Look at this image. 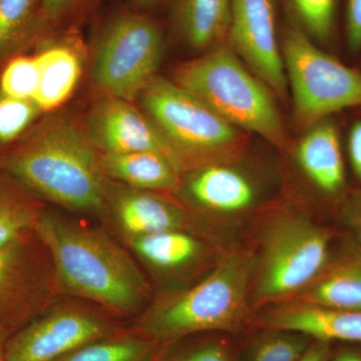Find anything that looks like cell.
Masks as SVG:
<instances>
[{
	"label": "cell",
	"mask_w": 361,
	"mask_h": 361,
	"mask_svg": "<svg viewBox=\"0 0 361 361\" xmlns=\"http://www.w3.org/2000/svg\"><path fill=\"white\" fill-rule=\"evenodd\" d=\"M35 231L51 257L56 291L97 304L111 316L144 313L149 283L110 236L45 209Z\"/></svg>",
	"instance_id": "cell-1"
},
{
	"label": "cell",
	"mask_w": 361,
	"mask_h": 361,
	"mask_svg": "<svg viewBox=\"0 0 361 361\" xmlns=\"http://www.w3.org/2000/svg\"><path fill=\"white\" fill-rule=\"evenodd\" d=\"M96 149L87 133L56 118L6 156L2 169L28 192L68 210L99 214L106 185Z\"/></svg>",
	"instance_id": "cell-2"
},
{
	"label": "cell",
	"mask_w": 361,
	"mask_h": 361,
	"mask_svg": "<svg viewBox=\"0 0 361 361\" xmlns=\"http://www.w3.org/2000/svg\"><path fill=\"white\" fill-rule=\"evenodd\" d=\"M253 272L248 255L232 252L191 288L157 301L134 329L161 344L204 332L238 331L248 315Z\"/></svg>",
	"instance_id": "cell-3"
},
{
	"label": "cell",
	"mask_w": 361,
	"mask_h": 361,
	"mask_svg": "<svg viewBox=\"0 0 361 361\" xmlns=\"http://www.w3.org/2000/svg\"><path fill=\"white\" fill-rule=\"evenodd\" d=\"M235 128L283 148L287 135L271 90L247 70L227 42L176 70L174 80Z\"/></svg>",
	"instance_id": "cell-4"
},
{
	"label": "cell",
	"mask_w": 361,
	"mask_h": 361,
	"mask_svg": "<svg viewBox=\"0 0 361 361\" xmlns=\"http://www.w3.org/2000/svg\"><path fill=\"white\" fill-rule=\"evenodd\" d=\"M282 39V56L297 122L310 127L331 114L361 106L360 71L318 49L291 21L285 26Z\"/></svg>",
	"instance_id": "cell-5"
},
{
	"label": "cell",
	"mask_w": 361,
	"mask_h": 361,
	"mask_svg": "<svg viewBox=\"0 0 361 361\" xmlns=\"http://www.w3.org/2000/svg\"><path fill=\"white\" fill-rule=\"evenodd\" d=\"M329 235L307 218L280 216L262 240L253 298L258 303L288 300L315 279L329 262Z\"/></svg>",
	"instance_id": "cell-6"
},
{
	"label": "cell",
	"mask_w": 361,
	"mask_h": 361,
	"mask_svg": "<svg viewBox=\"0 0 361 361\" xmlns=\"http://www.w3.org/2000/svg\"><path fill=\"white\" fill-rule=\"evenodd\" d=\"M164 35L142 11H126L106 21L97 37L92 78L106 97L133 102L157 77Z\"/></svg>",
	"instance_id": "cell-7"
},
{
	"label": "cell",
	"mask_w": 361,
	"mask_h": 361,
	"mask_svg": "<svg viewBox=\"0 0 361 361\" xmlns=\"http://www.w3.org/2000/svg\"><path fill=\"white\" fill-rule=\"evenodd\" d=\"M147 115L179 155L205 156L230 148L238 130L173 80L157 75L140 94Z\"/></svg>",
	"instance_id": "cell-8"
},
{
	"label": "cell",
	"mask_w": 361,
	"mask_h": 361,
	"mask_svg": "<svg viewBox=\"0 0 361 361\" xmlns=\"http://www.w3.org/2000/svg\"><path fill=\"white\" fill-rule=\"evenodd\" d=\"M49 252L33 231L0 250V332L11 336L56 293Z\"/></svg>",
	"instance_id": "cell-9"
},
{
	"label": "cell",
	"mask_w": 361,
	"mask_h": 361,
	"mask_svg": "<svg viewBox=\"0 0 361 361\" xmlns=\"http://www.w3.org/2000/svg\"><path fill=\"white\" fill-rule=\"evenodd\" d=\"M120 329L106 311L51 303L9 336L6 361H54Z\"/></svg>",
	"instance_id": "cell-10"
},
{
	"label": "cell",
	"mask_w": 361,
	"mask_h": 361,
	"mask_svg": "<svg viewBox=\"0 0 361 361\" xmlns=\"http://www.w3.org/2000/svg\"><path fill=\"white\" fill-rule=\"evenodd\" d=\"M227 42L270 90L286 96L288 82L278 39L276 0H232Z\"/></svg>",
	"instance_id": "cell-11"
},
{
	"label": "cell",
	"mask_w": 361,
	"mask_h": 361,
	"mask_svg": "<svg viewBox=\"0 0 361 361\" xmlns=\"http://www.w3.org/2000/svg\"><path fill=\"white\" fill-rule=\"evenodd\" d=\"M87 135L102 153L154 152L168 157L180 169L182 161L149 116L130 102L104 96L87 116Z\"/></svg>",
	"instance_id": "cell-12"
},
{
	"label": "cell",
	"mask_w": 361,
	"mask_h": 361,
	"mask_svg": "<svg viewBox=\"0 0 361 361\" xmlns=\"http://www.w3.org/2000/svg\"><path fill=\"white\" fill-rule=\"evenodd\" d=\"M275 304L259 316V326L298 332L312 341L361 343V311L332 310L293 300Z\"/></svg>",
	"instance_id": "cell-13"
},
{
	"label": "cell",
	"mask_w": 361,
	"mask_h": 361,
	"mask_svg": "<svg viewBox=\"0 0 361 361\" xmlns=\"http://www.w3.org/2000/svg\"><path fill=\"white\" fill-rule=\"evenodd\" d=\"M110 201L113 215L121 232L129 240L184 229L186 215L182 209L151 191L123 188L116 190Z\"/></svg>",
	"instance_id": "cell-14"
},
{
	"label": "cell",
	"mask_w": 361,
	"mask_h": 361,
	"mask_svg": "<svg viewBox=\"0 0 361 361\" xmlns=\"http://www.w3.org/2000/svg\"><path fill=\"white\" fill-rule=\"evenodd\" d=\"M99 167L106 177L145 191H167L179 183L174 161L154 152L102 153Z\"/></svg>",
	"instance_id": "cell-15"
},
{
	"label": "cell",
	"mask_w": 361,
	"mask_h": 361,
	"mask_svg": "<svg viewBox=\"0 0 361 361\" xmlns=\"http://www.w3.org/2000/svg\"><path fill=\"white\" fill-rule=\"evenodd\" d=\"M297 159L311 182L325 193L336 194L344 186L341 140L331 123L313 126L299 142Z\"/></svg>",
	"instance_id": "cell-16"
},
{
	"label": "cell",
	"mask_w": 361,
	"mask_h": 361,
	"mask_svg": "<svg viewBox=\"0 0 361 361\" xmlns=\"http://www.w3.org/2000/svg\"><path fill=\"white\" fill-rule=\"evenodd\" d=\"M188 193L199 206L225 214L242 212L255 199L251 183L224 166H208L197 171L188 183Z\"/></svg>",
	"instance_id": "cell-17"
},
{
	"label": "cell",
	"mask_w": 361,
	"mask_h": 361,
	"mask_svg": "<svg viewBox=\"0 0 361 361\" xmlns=\"http://www.w3.org/2000/svg\"><path fill=\"white\" fill-rule=\"evenodd\" d=\"M232 0H175L174 25L195 49H211L227 42Z\"/></svg>",
	"instance_id": "cell-18"
},
{
	"label": "cell",
	"mask_w": 361,
	"mask_h": 361,
	"mask_svg": "<svg viewBox=\"0 0 361 361\" xmlns=\"http://www.w3.org/2000/svg\"><path fill=\"white\" fill-rule=\"evenodd\" d=\"M288 300L332 310L361 311V255L353 256L331 268L326 266Z\"/></svg>",
	"instance_id": "cell-19"
},
{
	"label": "cell",
	"mask_w": 361,
	"mask_h": 361,
	"mask_svg": "<svg viewBox=\"0 0 361 361\" xmlns=\"http://www.w3.org/2000/svg\"><path fill=\"white\" fill-rule=\"evenodd\" d=\"M39 82L35 104L40 110L58 108L75 90L80 75V63L66 45H54L37 56Z\"/></svg>",
	"instance_id": "cell-20"
},
{
	"label": "cell",
	"mask_w": 361,
	"mask_h": 361,
	"mask_svg": "<svg viewBox=\"0 0 361 361\" xmlns=\"http://www.w3.org/2000/svg\"><path fill=\"white\" fill-rule=\"evenodd\" d=\"M130 248L145 263L161 271L182 269L203 253L200 240L184 229L168 230L129 240Z\"/></svg>",
	"instance_id": "cell-21"
},
{
	"label": "cell",
	"mask_w": 361,
	"mask_h": 361,
	"mask_svg": "<svg viewBox=\"0 0 361 361\" xmlns=\"http://www.w3.org/2000/svg\"><path fill=\"white\" fill-rule=\"evenodd\" d=\"M164 344L134 329H120L54 361H155Z\"/></svg>",
	"instance_id": "cell-22"
},
{
	"label": "cell",
	"mask_w": 361,
	"mask_h": 361,
	"mask_svg": "<svg viewBox=\"0 0 361 361\" xmlns=\"http://www.w3.org/2000/svg\"><path fill=\"white\" fill-rule=\"evenodd\" d=\"M21 187L0 180V250L35 231L44 207Z\"/></svg>",
	"instance_id": "cell-23"
},
{
	"label": "cell",
	"mask_w": 361,
	"mask_h": 361,
	"mask_svg": "<svg viewBox=\"0 0 361 361\" xmlns=\"http://www.w3.org/2000/svg\"><path fill=\"white\" fill-rule=\"evenodd\" d=\"M44 23L42 0H0V56Z\"/></svg>",
	"instance_id": "cell-24"
},
{
	"label": "cell",
	"mask_w": 361,
	"mask_h": 361,
	"mask_svg": "<svg viewBox=\"0 0 361 361\" xmlns=\"http://www.w3.org/2000/svg\"><path fill=\"white\" fill-rule=\"evenodd\" d=\"M291 11L289 21L311 39L327 42L336 30L338 0H286Z\"/></svg>",
	"instance_id": "cell-25"
},
{
	"label": "cell",
	"mask_w": 361,
	"mask_h": 361,
	"mask_svg": "<svg viewBox=\"0 0 361 361\" xmlns=\"http://www.w3.org/2000/svg\"><path fill=\"white\" fill-rule=\"evenodd\" d=\"M155 361H236L234 348L224 337L212 336L164 344Z\"/></svg>",
	"instance_id": "cell-26"
},
{
	"label": "cell",
	"mask_w": 361,
	"mask_h": 361,
	"mask_svg": "<svg viewBox=\"0 0 361 361\" xmlns=\"http://www.w3.org/2000/svg\"><path fill=\"white\" fill-rule=\"evenodd\" d=\"M266 331L252 346L249 361H298L312 341L298 332L277 329Z\"/></svg>",
	"instance_id": "cell-27"
},
{
	"label": "cell",
	"mask_w": 361,
	"mask_h": 361,
	"mask_svg": "<svg viewBox=\"0 0 361 361\" xmlns=\"http://www.w3.org/2000/svg\"><path fill=\"white\" fill-rule=\"evenodd\" d=\"M39 82V63L35 58L14 59L0 78L1 94L21 99H35Z\"/></svg>",
	"instance_id": "cell-28"
},
{
	"label": "cell",
	"mask_w": 361,
	"mask_h": 361,
	"mask_svg": "<svg viewBox=\"0 0 361 361\" xmlns=\"http://www.w3.org/2000/svg\"><path fill=\"white\" fill-rule=\"evenodd\" d=\"M40 109L32 99L0 94V142L13 141L32 122Z\"/></svg>",
	"instance_id": "cell-29"
},
{
	"label": "cell",
	"mask_w": 361,
	"mask_h": 361,
	"mask_svg": "<svg viewBox=\"0 0 361 361\" xmlns=\"http://www.w3.org/2000/svg\"><path fill=\"white\" fill-rule=\"evenodd\" d=\"M92 0H42V16L47 25H56L82 11Z\"/></svg>",
	"instance_id": "cell-30"
},
{
	"label": "cell",
	"mask_w": 361,
	"mask_h": 361,
	"mask_svg": "<svg viewBox=\"0 0 361 361\" xmlns=\"http://www.w3.org/2000/svg\"><path fill=\"white\" fill-rule=\"evenodd\" d=\"M345 33L349 49H361V0H346Z\"/></svg>",
	"instance_id": "cell-31"
},
{
	"label": "cell",
	"mask_w": 361,
	"mask_h": 361,
	"mask_svg": "<svg viewBox=\"0 0 361 361\" xmlns=\"http://www.w3.org/2000/svg\"><path fill=\"white\" fill-rule=\"evenodd\" d=\"M348 153L353 171L361 180V121L355 123L349 132Z\"/></svg>",
	"instance_id": "cell-32"
},
{
	"label": "cell",
	"mask_w": 361,
	"mask_h": 361,
	"mask_svg": "<svg viewBox=\"0 0 361 361\" xmlns=\"http://www.w3.org/2000/svg\"><path fill=\"white\" fill-rule=\"evenodd\" d=\"M329 342L312 341L298 361H329Z\"/></svg>",
	"instance_id": "cell-33"
},
{
	"label": "cell",
	"mask_w": 361,
	"mask_h": 361,
	"mask_svg": "<svg viewBox=\"0 0 361 361\" xmlns=\"http://www.w3.org/2000/svg\"><path fill=\"white\" fill-rule=\"evenodd\" d=\"M164 1L166 0H130V4L133 9L145 13V11L158 6Z\"/></svg>",
	"instance_id": "cell-34"
},
{
	"label": "cell",
	"mask_w": 361,
	"mask_h": 361,
	"mask_svg": "<svg viewBox=\"0 0 361 361\" xmlns=\"http://www.w3.org/2000/svg\"><path fill=\"white\" fill-rule=\"evenodd\" d=\"M334 361H361V355L355 351H343Z\"/></svg>",
	"instance_id": "cell-35"
},
{
	"label": "cell",
	"mask_w": 361,
	"mask_h": 361,
	"mask_svg": "<svg viewBox=\"0 0 361 361\" xmlns=\"http://www.w3.org/2000/svg\"><path fill=\"white\" fill-rule=\"evenodd\" d=\"M9 334H1L0 332V361H6V346L7 339L9 338Z\"/></svg>",
	"instance_id": "cell-36"
},
{
	"label": "cell",
	"mask_w": 361,
	"mask_h": 361,
	"mask_svg": "<svg viewBox=\"0 0 361 361\" xmlns=\"http://www.w3.org/2000/svg\"><path fill=\"white\" fill-rule=\"evenodd\" d=\"M357 232H358V236H360V239L361 241V215H360V219H358V222H357Z\"/></svg>",
	"instance_id": "cell-37"
}]
</instances>
